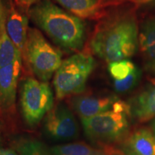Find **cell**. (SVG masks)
Instances as JSON below:
<instances>
[{
    "label": "cell",
    "mask_w": 155,
    "mask_h": 155,
    "mask_svg": "<svg viewBox=\"0 0 155 155\" xmlns=\"http://www.w3.org/2000/svg\"><path fill=\"white\" fill-rule=\"evenodd\" d=\"M137 68L129 60L112 62L108 64V70L114 81H121L125 80L137 70Z\"/></svg>",
    "instance_id": "cell-18"
},
{
    "label": "cell",
    "mask_w": 155,
    "mask_h": 155,
    "mask_svg": "<svg viewBox=\"0 0 155 155\" xmlns=\"http://www.w3.org/2000/svg\"><path fill=\"white\" fill-rule=\"evenodd\" d=\"M123 155H155V135L140 129L127 136L121 147Z\"/></svg>",
    "instance_id": "cell-11"
},
{
    "label": "cell",
    "mask_w": 155,
    "mask_h": 155,
    "mask_svg": "<svg viewBox=\"0 0 155 155\" xmlns=\"http://www.w3.org/2000/svg\"><path fill=\"white\" fill-rule=\"evenodd\" d=\"M153 129H154V132L155 134V121H154V123H153Z\"/></svg>",
    "instance_id": "cell-24"
},
{
    "label": "cell",
    "mask_w": 155,
    "mask_h": 155,
    "mask_svg": "<svg viewBox=\"0 0 155 155\" xmlns=\"http://www.w3.org/2000/svg\"><path fill=\"white\" fill-rule=\"evenodd\" d=\"M53 155H119L118 152L111 147L96 148L82 142L57 145L50 149Z\"/></svg>",
    "instance_id": "cell-14"
},
{
    "label": "cell",
    "mask_w": 155,
    "mask_h": 155,
    "mask_svg": "<svg viewBox=\"0 0 155 155\" xmlns=\"http://www.w3.org/2000/svg\"><path fill=\"white\" fill-rule=\"evenodd\" d=\"M31 19L62 49L76 52L82 49L86 36L84 21L61 9L50 0H40L29 11Z\"/></svg>",
    "instance_id": "cell-2"
},
{
    "label": "cell",
    "mask_w": 155,
    "mask_h": 155,
    "mask_svg": "<svg viewBox=\"0 0 155 155\" xmlns=\"http://www.w3.org/2000/svg\"><path fill=\"white\" fill-rule=\"evenodd\" d=\"M0 141H1V137H0Z\"/></svg>",
    "instance_id": "cell-25"
},
{
    "label": "cell",
    "mask_w": 155,
    "mask_h": 155,
    "mask_svg": "<svg viewBox=\"0 0 155 155\" xmlns=\"http://www.w3.org/2000/svg\"><path fill=\"white\" fill-rule=\"evenodd\" d=\"M20 101L25 122L35 127L53 107V94L48 82L28 78L22 82Z\"/></svg>",
    "instance_id": "cell-6"
},
{
    "label": "cell",
    "mask_w": 155,
    "mask_h": 155,
    "mask_svg": "<svg viewBox=\"0 0 155 155\" xmlns=\"http://www.w3.org/2000/svg\"><path fill=\"white\" fill-rule=\"evenodd\" d=\"M22 55L29 67L40 81L48 82L62 63V53L37 29H29Z\"/></svg>",
    "instance_id": "cell-4"
},
{
    "label": "cell",
    "mask_w": 155,
    "mask_h": 155,
    "mask_svg": "<svg viewBox=\"0 0 155 155\" xmlns=\"http://www.w3.org/2000/svg\"><path fill=\"white\" fill-rule=\"evenodd\" d=\"M141 73L137 68L133 73L129 75L125 80L121 81H114V87L116 92L126 93L132 90L137 86L141 79Z\"/></svg>",
    "instance_id": "cell-19"
},
{
    "label": "cell",
    "mask_w": 155,
    "mask_h": 155,
    "mask_svg": "<svg viewBox=\"0 0 155 155\" xmlns=\"http://www.w3.org/2000/svg\"><path fill=\"white\" fill-rule=\"evenodd\" d=\"M119 100L115 96H77L71 99V105L81 119L90 118L110 111Z\"/></svg>",
    "instance_id": "cell-10"
},
{
    "label": "cell",
    "mask_w": 155,
    "mask_h": 155,
    "mask_svg": "<svg viewBox=\"0 0 155 155\" xmlns=\"http://www.w3.org/2000/svg\"><path fill=\"white\" fill-rule=\"evenodd\" d=\"M12 147L19 155H53L41 141L30 137H19L15 139Z\"/></svg>",
    "instance_id": "cell-16"
},
{
    "label": "cell",
    "mask_w": 155,
    "mask_h": 155,
    "mask_svg": "<svg viewBox=\"0 0 155 155\" xmlns=\"http://www.w3.org/2000/svg\"><path fill=\"white\" fill-rule=\"evenodd\" d=\"M69 12L81 19L95 18L101 8V0H55Z\"/></svg>",
    "instance_id": "cell-15"
},
{
    "label": "cell",
    "mask_w": 155,
    "mask_h": 155,
    "mask_svg": "<svg viewBox=\"0 0 155 155\" xmlns=\"http://www.w3.org/2000/svg\"><path fill=\"white\" fill-rule=\"evenodd\" d=\"M95 67L96 61L94 57L84 52L77 53L64 60L54 75L56 98L61 100L82 93Z\"/></svg>",
    "instance_id": "cell-3"
},
{
    "label": "cell",
    "mask_w": 155,
    "mask_h": 155,
    "mask_svg": "<svg viewBox=\"0 0 155 155\" xmlns=\"http://www.w3.org/2000/svg\"><path fill=\"white\" fill-rule=\"evenodd\" d=\"M45 130L56 140H71L78 135L79 127L73 112L63 104L53 106L44 120Z\"/></svg>",
    "instance_id": "cell-7"
},
{
    "label": "cell",
    "mask_w": 155,
    "mask_h": 155,
    "mask_svg": "<svg viewBox=\"0 0 155 155\" xmlns=\"http://www.w3.org/2000/svg\"><path fill=\"white\" fill-rule=\"evenodd\" d=\"M129 112L116 110L81 119L88 138L100 144L108 145L124 139L129 129Z\"/></svg>",
    "instance_id": "cell-5"
},
{
    "label": "cell",
    "mask_w": 155,
    "mask_h": 155,
    "mask_svg": "<svg viewBox=\"0 0 155 155\" xmlns=\"http://www.w3.org/2000/svg\"><path fill=\"white\" fill-rule=\"evenodd\" d=\"M139 49L144 71L155 78V13L145 17L139 31Z\"/></svg>",
    "instance_id": "cell-8"
},
{
    "label": "cell",
    "mask_w": 155,
    "mask_h": 155,
    "mask_svg": "<svg viewBox=\"0 0 155 155\" xmlns=\"http://www.w3.org/2000/svg\"><path fill=\"white\" fill-rule=\"evenodd\" d=\"M136 2L140 3V4H148L154 2L155 0H134Z\"/></svg>",
    "instance_id": "cell-23"
},
{
    "label": "cell",
    "mask_w": 155,
    "mask_h": 155,
    "mask_svg": "<svg viewBox=\"0 0 155 155\" xmlns=\"http://www.w3.org/2000/svg\"><path fill=\"white\" fill-rule=\"evenodd\" d=\"M0 155H19L15 150L12 149H5L0 147Z\"/></svg>",
    "instance_id": "cell-22"
},
{
    "label": "cell",
    "mask_w": 155,
    "mask_h": 155,
    "mask_svg": "<svg viewBox=\"0 0 155 155\" xmlns=\"http://www.w3.org/2000/svg\"><path fill=\"white\" fill-rule=\"evenodd\" d=\"M139 31L133 12H115L97 25L89 48L94 55L108 63L128 59L139 49Z\"/></svg>",
    "instance_id": "cell-1"
},
{
    "label": "cell",
    "mask_w": 155,
    "mask_h": 155,
    "mask_svg": "<svg viewBox=\"0 0 155 155\" xmlns=\"http://www.w3.org/2000/svg\"><path fill=\"white\" fill-rule=\"evenodd\" d=\"M131 115L144 122L155 117V78L129 103Z\"/></svg>",
    "instance_id": "cell-12"
},
{
    "label": "cell",
    "mask_w": 155,
    "mask_h": 155,
    "mask_svg": "<svg viewBox=\"0 0 155 155\" xmlns=\"http://www.w3.org/2000/svg\"><path fill=\"white\" fill-rule=\"evenodd\" d=\"M6 20H7V15H6L5 9L2 2L0 0V35L5 29Z\"/></svg>",
    "instance_id": "cell-20"
},
{
    "label": "cell",
    "mask_w": 155,
    "mask_h": 155,
    "mask_svg": "<svg viewBox=\"0 0 155 155\" xmlns=\"http://www.w3.org/2000/svg\"><path fill=\"white\" fill-rule=\"evenodd\" d=\"M19 5L25 6V7H30V6L34 5L35 4L38 3L40 0H16Z\"/></svg>",
    "instance_id": "cell-21"
},
{
    "label": "cell",
    "mask_w": 155,
    "mask_h": 155,
    "mask_svg": "<svg viewBox=\"0 0 155 155\" xmlns=\"http://www.w3.org/2000/svg\"><path fill=\"white\" fill-rule=\"evenodd\" d=\"M22 57L0 68V105L7 111L12 109L15 104L17 84L22 70Z\"/></svg>",
    "instance_id": "cell-9"
},
{
    "label": "cell",
    "mask_w": 155,
    "mask_h": 155,
    "mask_svg": "<svg viewBox=\"0 0 155 155\" xmlns=\"http://www.w3.org/2000/svg\"><path fill=\"white\" fill-rule=\"evenodd\" d=\"M22 53L9 38L6 29L0 35V68L12 63Z\"/></svg>",
    "instance_id": "cell-17"
},
{
    "label": "cell",
    "mask_w": 155,
    "mask_h": 155,
    "mask_svg": "<svg viewBox=\"0 0 155 155\" xmlns=\"http://www.w3.org/2000/svg\"><path fill=\"white\" fill-rule=\"evenodd\" d=\"M28 19L16 9L12 8L7 16L5 29L9 38L20 50L22 55L25 50L28 33Z\"/></svg>",
    "instance_id": "cell-13"
}]
</instances>
